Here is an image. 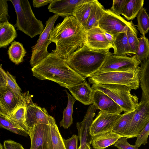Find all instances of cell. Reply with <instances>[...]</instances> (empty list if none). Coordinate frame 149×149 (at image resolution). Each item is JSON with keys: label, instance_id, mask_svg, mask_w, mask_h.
<instances>
[{"label": "cell", "instance_id": "obj_3", "mask_svg": "<svg viewBox=\"0 0 149 149\" xmlns=\"http://www.w3.org/2000/svg\"><path fill=\"white\" fill-rule=\"evenodd\" d=\"M110 52L91 49L85 44L74 52L65 62L72 69L86 78L98 71Z\"/></svg>", "mask_w": 149, "mask_h": 149}, {"label": "cell", "instance_id": "obj_34", "mask_svg": "<svg viewBox=\"0 0 149 149\" xmlns=\"http://www.w3.org/2000/svg\"><path fill=\"white\" fill-rule=\"evenodd\" d=\"M136 17L137 29L142 35H145L149 30V16L145 8L141 9Z\"/></svg>", "mask_w": 149, "mask_h": 149}, {"label": "cell", "instance_id": "obj_38", "mask_svg": "<svg viewBox=\"0 0 149 149\" xmlns=\"http://www.w3.org/2000/svg\"><path fill=\"white\" fill-rule=\"evenodd\" d=\"M8 5L7 1L0 0V23L8 22Z\"/></svg>", "mask_w": 149, "mask_h": 149}, {"label": "cell", "instance_id": "obj_26", "mask_svg": "<svg viewBox=\"0 0 149 149\" xmlns=\"http://www.w3.org/2000/svg\"><path fill=\"white\" fill-rule=\"evenodd\" d=\"M93 1L94 0H86L78 5L74 10L73 16L84 28L90 15Z\"/></svg>", "mask_w": 149, "mask_h": 149}, {"label": "cell", "instance_id": "obj_35", "mask_svg": "<svg viewBox=\"0 0 149 149\" xmlns=\"http://www.w3.org/2000/svg\"><path fill=\"white\" fill-rule=\"evenodd\" d=\"M136 28L129 27L126 31L128 41L132 52L135 55L139 43V39L137 36Z\"/></svg>", "mask_w": 149, "mask_h": 149}, {"label": "cell", "instance_id": "obj_39", "mask_svg": "<svg viewBox=\"0 0 149 149\" xmlns=\"http://www.w3.org/2000/svg\"><path fill=\"white\" fill-rule=\"evenodd\" d=\"M113 145L118 149H139L135 145L130 144L127 141V138L124 136L120 138Z\"/></svg>", "mask_w": 149, "mask_h": 149}, {"label": "cell", "instance_id": "obj_6", "mask_svg": "<svg viewBox=\"0 0 149 149\" xmlns=\"http://www.w3.org/2000/svg\"><path fill=\"white\" fill-rule=\"evenodd\" d=\"M93 90H98L105 93L123 109L124 113L134 110L138 104V98L131 92V89L127 86L119 84H93Z\"/></svg>", "mask_w": 149, "mask_h": 149}, {"label": "cell", "instance_id": "obj_44", "mask_svg": "<svg viewBox=\"0 0 149 149\" xmlns=\"http://www.w3.org/2000/svg\"><path fill=\"white\" fill-rule=\"evenodd\" d=\"M53 0H33V4L34 7L38 8L50 4Z\"/></svg>", "mask_w": 149, "mask_h": 149}, {"label": "cell", "instance_id": "obj_7", "mask_svg": "<svg viewBox=\"0 0 149 149\" xmlns=\"http://www.w3.org/2000/svg\"><path fill=\"white\" fill-rule=\"evenodd\" d=\"M58 17L57 15L54 14L49 18L46 21L45 26L40 34L36 43L32 47L30 63L32 67L49 54L47 48L49 44L52 42L49 39V35Z\"/></svg>", "mask_w": 149, "mask_h": 149}, {"label": "cell", "instance_id": "obj_33", "mask_svg": "<svg viewBox=\"0 0 149 149\" xmlns=\"http://www.w3.org/2000/svg\"><path fill=\"white\" fill-rule=\"evenodd\" d=\"M139 39V43L135 55L142 63L149 59V41L145 35H142Z\"/></svg>", "mask_w": 149, "mask_h": 149}, {"label": "cell", "instance_id": "obj_31", "mask_svg": "<svg viewBox=\"0 0 149 149\" xmlns=\"http://www.w3.org/2000/svg\"><path fill=\"white\" fill-rule=\"evenodd\" d=\"M135 110L129 113H124L115 123L112 131L122 136L124 135L135 113Z\"/></svg>", "mask_w": 149, "mask_h": 149}, {"label": "cell", "instance_id": "obj_10", "mask_svg": "<svg viewBox=\"0 0 149 149\" xmlns=\"http://www.w3.org/2000/svg\"><path fill=\"white\" fill-rule=\"evenodd\" d=\"M135 111L124 135L127 139L137 137L149 122V104L148 102L140 101Z\"/></svg>", "mask_w": 149, "mask_h": 149}, {"label": "cell", "instance_id": "obj_14", "mask_svg": "<svg viewBox=\"0 0 149 149\" xmlns=\"http://www.w3.org/2000/svg\"><path fill=\"white\" fill-rule=\"evenodd\" d=\"M121 115L108 114L100 111L91 124L90 134L93 137L98 134L112 131L115 123Z\"/></svg>", "mask_w": 149, "mask_h": 149}, {"label": "cell", "instance_id": "obj_24", "mask_svg": "<svg viewBox=\"0 0 149 149\" xmlns=\"http://www.w3.org/2000/svg\"><path fill=\"white\" fill-rule=\"evenodd\" d=\"M17 36V32L13 25L9 22L0 23V48L6 47Z\"/></svg>", "mask_w": 149, "mask_h": 149}, {"label": "cell", "instance_id": "obj_42", "mask_svg": "<svg viewBox=\"0 0 149 149\" xmlns=\"http://www.w3.org/2000/svg\"><path fill=\"white\" fill-rule=\"evenodd\" d=\"M3 145L4 149H24L21 144L11 140L4 141Z\"/></svg>", "mask_w": 149, "mask_h": 149}, {"label": "cell", "instance_id": "obj_27", "mask_svg": "<svg viewBox=\"0 0 149 149\" xmlns=\"http://www.w3.org/2000/svg\"><path fill=\"white\" fill-rule=\"evenodd\" d=\"M143 0H127L121 15L127 20L134 19L143 7Z\"/></svg>", "mask_w": 149, "mask_h": 149}, {"label": "cell", "instance_id": "obj_19", "mask_svg": "<svg viewBox=\"0 0 149 149\" xmlns=\"http://www.w3.org/2000/svg\"><path fill=\"white\" fill-rule=\"evenodd\" d=\"M22 96L16 95L7 87H0V114H10L19 103Z\"/></svg>", "mask_w": 149, "mask_h": 149}, {"label": "cell", "instance_id": "obj_30", "mask_svg": "<svg viewBox=\"0 0 149 149\" xmlns=\"http://www.w3.org/2000/svg\"><path fill=\"white\" fill-rule=\"evenodd\" d=\"M49 122L53 149H65L63 139L59 131L54 117L49 115Z\"/></svg>", "mask_w": 149, "mask_h": 149}, {"label": "cell", "instance_id": "obj_32", "mask_svg": "<svg viewBox=\"0 0 149 149\" xmlns=\"http://www.w3.org/2000/svg\"><path fill=\"white\" fill-rule=\"evenodd\" d=\"M0 127L25 137L29 135L18 123L1 115H0Z\"/></svg>", "mask_w": 149, "mask_h": 149}, {"label": "cell", "instance_id": "obj_11", "mask_svg": "<svg viewBox=\"0 0 149 149\" xmlns=\"http://www.w3.org/2000/svg\"><path fill=\"white\" fill-rule=\"evenodd\" d=\"M28 135L31 141L30 149H53L49 125H36L31 127Z\"/></svg>", "mask_w": 149, "mask_h": 149}, {"label": "cell", "instance_id": "obj_8", "mask_svg": "<svg viewBox=\"0 0 149 149\" xmlns=\"http://www.w3.org/2000/svg\"><path fill=\"white\" fill-rule=\"evenodd\" d=\"M99 27L113 36L127 31L129 27L136 28L132 21H127L110 9H105L99 22Z\"/></svg>", "mask_w": 149, "mask_h": 149}, {"label": "cell", "instance_id": "obj_43", "mask_svg": "<svg viewBox=\"0 0 149 149\" xmlns=\"http://www.w3.org/2000/svg\"><path fill=\"white\" fill-rule=\"evenodd\" d=\"M6 71L3 68L2 65L0 66V87H6Z\"/></svg>", "mask_w": 149, "mask_h": 149}, {"label": "cell", "instance_id": "obj_15", "mask_svg": "<svg viewBox=\"0 0 149 149\" xmlns=\"http://www.w3.org/2000/svg\"><path fill=\"white\" fill-rule=\"evenodd\" d=\"M33 97L29 91L22 93L19 103L13 111L9 115L4 116L18 123L28 134L30 129L26 120V109L28 105L32 101Z\"/></svg>", "mask_w": 149, "mask_h": 149}, {"label": "cell", "instance_id": "obj_4", "mask_svg": "<svg viewBox=\"0 0 149 149\" xmlns=\"http://www.w3.org/2000/svg\"><path fill=\"white\" fill-rule=\"evenodd\" d=\"M17 15L16 26L17 29L31 38L40 34L44 28L41 21L35 15L28 0H10Z\"/></svg>", "mask_w": 149, "mask_h": 149}, {"label": "cell", "instance_id": "obj_1", "mask_svg": "<svg viewBox=\"0 0 149 149\" xmlns=\"http://www.w3.org/2000/svg\"><path fill=\"white\" fill-rule=\"evenodd\" d=\"M86 31L73 16L65 17L51 31L49 39L56 45L55 49L52 52L66 61L83 46Z\"/></svg>", "mask_w": 149, "mask_h": 149}, {"label": "cell", "instance_id": "obj_18", "mask_svg": "<svg viewBox=\"0 0 149 149\" xmlns=\"http://www.w3.org/2000/svg\"><path fill=\"white\" fill-rule=\"evenodd\" d=\"M86 0H53L48 7L49 12L58 16H73L76 7Z\"/></svg>", "mask_w": 149, "mask_h": 149}, {"label": "cell", "instance_id": "obj_40", "mask_svg": "<svg viewBox=\"0 0 149 149\" xmlns=\"http://www.w3.org/2000/svg\"><path fill=\"white\" fill-rule=\"evenodd\" d=\"M127 0H113L111 8L109 9L115 14L120 15Z\"/></svg>", "mask_w": 149, "mask_h": 149}, {"label": "cell", "instance_id": "obj_16", "mask_svg": "<svg viewBox=\"0 0 149 149\" xmlns=\"http://www.w3.org/2000/svg\"><path fill=\"white\" fill-rule=\"evenodd\" d=\"M93 104L97 109L108 114H119L123 111L109 96L99 91L93 90Z\"/></svg>", "mask_w": 149, "mask_h": 149}, {"label": "cell", "instance_id": "obj_36", "mask_svg": "<svg viewBox=\"0 0 149 149\" xmlns=\"http://www.w3.org/2000/svg\"><path fill=\"white\" fill-rule=\"evenodd\" d=\"M6 87L16 95H22V90L17 84L15 78L8 71H6Z\"/></svg>", "mask_w": 149, "mask_h": 149}, {"label": "cell", "instance_id": "obj_46", "mask_svg": "<svg viewBox=\"0 0 149 149\" xmlns=\"http://www.w3.org/2000/svg\"><path fill=\"white\" fill-rule=\"evenodd\" d=\"M0 149H4L3 145L1 143L0 144Z\"/></svg>", "mask_w": 149, "mask_h": 149}, {"label": "cell", "instance_id": "obj_29", "mask_svg": "<svg viewBox=\"0 0 149 149\" xmlns=\"http://www.w3.org/2000/svg\"><path fill=\"white\" fill-rule=\"evenodd\" d=\"M26 52L23 45L18 42L14 41L11 44L8 50L10 60L16 65L22 62Z\"/></svg>", "mask_w": 149, "mask_h": 149}, {"label": "cell", "instance_id": "obj_13", "mask_svg": "<svg viewBox=\"0 0 149 149\" xmlns=\"http://www.w3.org/2000/svg\"><path fill=\"white\" fill-rule=\"evenodd\" d=\"M84 44L95 50L109 51L110 48L114 49L107 38L105 32L99 27L86 31Z\"/></svg>", "mask_w": 149, "mask_h": 149}, {"label": "cell", "instance_id": "obj_28", "mask_svg": "<svg viewBox=\"0 0 149 149\" xmlns=\"http://www.w3.org/2000/svg\"><path fill=\"white\" fill-rule=\"evenodd\" d=\"M67 95L68 99L66 107L63 111L62 119L60 122V127H63L65 129H68L72 124L73 119L72 113L74 104L76 99L70 95L66 89L64 90Z\"/></svg>", "mask_w": 149, "mask_h": 149}, {"label": "cell", "instance_id": "obj_5", "mask_svg": "<svg viewBox=\"0 0 149 149\" xmlns=\"http://www.w3.org/2000/svg\"><path fill=\"white\" fill-rule=\"evenodd\" d=\"M140 66L122 71L102 72L97 71L88 77L93 84H119L126 86L132 90H136L140 86Z\"/></svg>", "mask_w": 149, "mask_h": 149}, {"label": "cell", "instance_id": "obj_9", "mask_svg": "<svg viewBox=\"0 0 149 149\" xmlns=\"http://www.w3.org/2000/svg\"><path fill=\"white\" fill-rule=\"evenodd\" d=\"M141 63L135 55L132 57L118 56L110 52L106 57L98 71L102 72L124 71L136 68Z\"/></svg>", "mask_w": 149, "mask_h": 149}, {"label": "cell", "instance_id": "obj_21", "mask_svg": "<svg viewBox=\"0 0 149 149\" xmlns=\"http://www.w3.org/2000/svg\"><path fill=\"white\" fill-rule=\"evenodd\" d=\"M122 137L112 131L102 133L93 136L91 144L95 149H104L113 145Z\"/></svg>", "mask_w": 149, "mask_h": 149}, {"label": "cell", "instance_id": "obj_41", "mask_svg": "<svg viewBox=\"0 0 149 149\" xmlns=\"http://www.w3.org/2000/svg\"><path fill=\"white\" fill-rule=\"evenodd\" d=\"M78 135L74 134L72 136L67 139H63L65 149H78Z\"/></svg>", "mask_w": 149, "mask_h": 149}, {"label": "cell", "instance_id": "obj_25", "mask_svg": "<svg viewBox=\"0 0 149 149\" xmlns=\"http://www.w3.org/2000/svg\"><path fill=\"white\" fill-rule=\"evenodd\" d=\"M105 9L97 0H94L93 5L85 27L86 31L99 27V21Z\"/></svg>", "mask_w": 149, "mask_h": 149}, {"label": "cell", "instance_id": "obj_17", "mask_svg": "<svg viewBox=\"0 0 149 149\" xmlns=\"http://www.w3.org/2000/svg\"><path fill=\"white\" fill-rule=\"evenodd\" d=\"M49 116L45 108L38 106L32 100L27 106L26 120L29 129L36 125H49Z\"/></svg>", "mask_w": 149, "mask_h": 149}, {"label": "cell", "instance_id": "obj_37", "mask_svg": "<svg viewBox=\"0 0 149 149\" xmlns=\"http://www.w3.org/2000/svg\"><path fill=\"white\" fill-rule=\"evenodd\" d=\"M149 135V122L137 137L135 145L138 148L141 145H145L148 143Z\"/></svg>", "mask_w": 149, "mask_h": 149}, {"label": "cell", "instance_id": "obj_23", "mask_svg": "<svg viewBox=\"0 0 149 149\" xmlns=\"http://www.w3.org/2000/svg\"><path fill=\"white\" fill-rule=\"evenodd\" d=\"M114 52L118 56H125L134 54L129 43L126 31L120 33L114 36Z\"/></svg>", "mask_w": 149, "mask_h": 149}, {"label": "cell", "instance_id": "obj_12", "mask_svg": "<svg viewBox=\"0 0 149 149\" xmlns=\"http://www.w3.org/2000/svg\"><path fill=\"white\" fill-rule=\"evenodd\" d=\"M96 109L93 104H91L88 108L82 121L76 123L80 149H83L87 145L90 146L93 137L90 133V128Z\"/></svg>", "mask_w": 149, "mask_h": 149}, {"label": "cell", "instance_id": "obj_2", "mask_svg": "<svg viewBox=\"0 0 149 149\" xmlns=\"http://www.w3.org/2000/svg\"><path fill=\"white\" fill-rule=\"evenodd\" d=\"M31 70L33 75L38 79L52 81L67 88L86 80L64 60L52 52Z\"/></svg>", "mask_w": 149, "mask_h": 149}, {"label": "cell", "instance_id": "obj_22", "mask_svg": "<svg viewBox=\"0 0 149 149\" xmlns=\"http://www.w3.org/2000/svg\"><path fill=\"white\" fill-rule=\"evenodd\" d=\"M139 79L142 91L141 101L149 104V59L140 64Z\"/></svg>", "mask_w": 149, "mask_h": 149}, {"label": "cell", "instance_id": "obj_45", "mask_svg": "<svg viewBox=\"0 0 149 149\" xmlns=\"http://www.w3.org/2000/svg\"><path fill=\"white\" fill-rule=\"evenodd\" d=\"M78 149H80L79 148H78ZM83 149H91L90 147V146H89L88 145H87Z\"/></svg>", "mask_w": 149, "mask_h": 149}, {"label": "cell", "instance_id": "obj_20", "mask_svg": "<svg viewBox=\"0 0 149 149\" xmlns=\"http://www.w3.org/2000/svg\"><path fill=\"white\" fill-rule=\"evenodd\" d=\"M68 89L76 100L84 104H93V90L86 80Z\"/></svg>", "mask_w": 149, "mask_h": 149}]
</instances>
